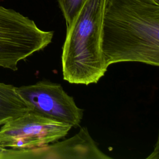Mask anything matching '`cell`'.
<instances>
[{"instance_id":"cell-1","label":"cell","mask_w":159,"mask_h":159,"mask_svg":"<svg viewBox=\"0 0 159 159\" xmlns=\"http://www.w3.org/2000/svg\"><path fill=\"white\" fill-rule=\"evenodd\" d=\"M101 52L107 67L123 61L159 65V6L106 0Z\"/></svg>"},{"instance_id":"cell-2","label":"cell","mask_w":159,"mask_h":159,"mask_svg":"<svg viewBox=\"0 0 159 159\" xmlns=\"http://www.w3.org/2000/svg\"><path fill=\"white\" fill-rule=\"evenodd\" d=\"M106 0H85L70 27L63 46V79L70 83H96L106 73L101 34Z\"/></svg>"},{"instance_id":"cell-3","label":"cell","mask_w":159,"mask_h":159,"mask_svg":"<svg viewBox=\"0 0 159 159\" xmlns=\"http://www.w3.org/2000/svg\"><path fill=\"white\" fill-rule=\"evenodd\" d=\"M53 31L40 29L27 17L0 6V67L16 71L20 61L51 43Z\"/></svg>"},{"instance_id":"cell-4","label":"cell","mask_w":159,"mask_h":159,"mask_svg":"<svg viewBox=\"0 0 159 159\" xmlns=\"http://www.w3.org/2000/svg\"><path fill=\"white\" fill-rule=\"evenodd\" d=\"M72 127L31 111L11 119L0 129V147L6 158H16L21 152L49 145L66 136Z\"/></svg>"},{"instance_id":"cell-5","label":"cell","mask_w":159,"mask_h":159,"mask_svg":"<svg viewBox=\"0 0 159 159\" xmlns=\"http://www.w3.org/2000/svg\"><path fill=\"white\" fill-rule=\"evenodd\" d=\"M31 111L48 119L79 127L83 110L78 107L74 99L57 83L40 81L34 84L16 87Z\"/></svg>"},{"instance_id":"cell-6","label":"cell","mask_w":159,"mask_h":159,"mask_svg":"<svg viewBox=\"0 0 159 159\" xmlns=\"http://www.w3.org/2000/svg\"><path fill=\"white\" fill-rule=\"evenodd\" d=\"M56 154L57 158H110L96 145L86 128H83L75 136L53 145H46L24 152L22 158H34L35 155Z\"/></svg>"},{"instance_id":"cell-7","label":"cell","mask_w":159,"mask_h":159,"mask_svg":"<svg viewBox=\"0 0 159 159\" xmlns=\"http://www.w3.org/2000/svg\"><path fill=\"white\" fill-rule=\"evenodd\" d=\"M31 111L30 106L16 90V87L0 83V125Z\"/></svg>"},{"instance_id":"cell-8","label":"cell","mask_w":159,"mask_h":159,"mask_svg":"<svg viewBox=\"0 0 159 159\" xmlns=\"http://www.w3.org/2000/svg\"><path fill=\"white\" fill-rule=\"evenodd\" d=\"M85 0H58L60 8L66 21V29L71 25Z\"/></svg>"},{"instance_id":"cell-9","label":"cell","mask_w":159,"mask_h":159,"mask_svg":"<svg viewBox=\"0 0 159 159\" xmlns=\"http://www.w3.org/2000/svg\"><path fill=\"white\" fill-rule=\"evenodd\" d=\"M138 1H140L143 2H145L147 4L159 6V0H138Z\"/></svg>"},{"instance_id":"cell-10","label":"cell","mask_w":159,"mask_h":159,"mask_svg":"<svg viewBox=\"0 0 159 159\" xmlns=\"http://www.w3.org/2000/svg\"><path fill=\"white\" fill-rule=\"evenodd\" d=\"M6 148H4L0 147V159L5 158L6 153Z\"/></svg>"}]
</instances>
